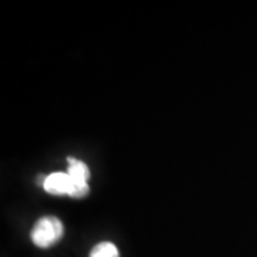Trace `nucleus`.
<instances>
[{
	"label": "nucleus",
	"mask_w": 257,
	"mask_h": 257,
	"mask_svg": "<svg viewBox=\"0 0 257 257\" xmlns=\"http://www.w3.org/2000/svg\"><path fill=\"white\" fill-rule=\"evenodd\" d=\"M63 223L55 216H45L39 219L32 230V241L37 247L46 248L53 246L63 236Z\"/></svg>",
	"instance_id": "f257e3e1"
},
{
	"label": "nucleus",
	"mask_w": 257,
	"mask_h": 257,
	"mask_svg": "<svg viewBox=\"0 0 257 257\" xmlns=\"http://www.w3.org/2000/svg\"><path fill=\"white\" fill-rule=\"evenodd\" d=\"M67 162H69L67 175L72 177L74 184V190L70 197L80 199V197L87 196L89 194V184H87V180L90 177L89 167L86 166V163H83V162L77 160V159H73V157H69Z\"/></svg>",
	"instance_id": "f03ea898"
},
{
	"label": "nucleus",
	"mask_w": 257,
	"mask_h": 257,
	"mask_svg": "<svg viewBox=\"0 0 257 257\" xmlns=\"http://www.w3.org/2000/svg\"><path fill=\"white\" fill-rule=\"evenodd\" d=\"M43 187L47 193L55 194V196H62V194L72 196L74 190L72 177L63 172H57V173L46 176L43 180Z\"/></svg>",
	"instance_id": "7ed1b4c3"
},
{
	"label": "nucleus",
	"mask_w": 257,
	"mask_h": 257,
	"mask_svg": "<svg viewBox=\"0 0 257 257\" xmlns=\"http://www.w3.org/2000/svg\"><path fill=\"white\" fill-rule=\"evenodd\" d=\"M90 257H120V254L117 247L113 243L103 241V243H99L97 246H94L90 253Z\"/></svg>",
	"instance_id": "20e7f679"
}]
</instances>
